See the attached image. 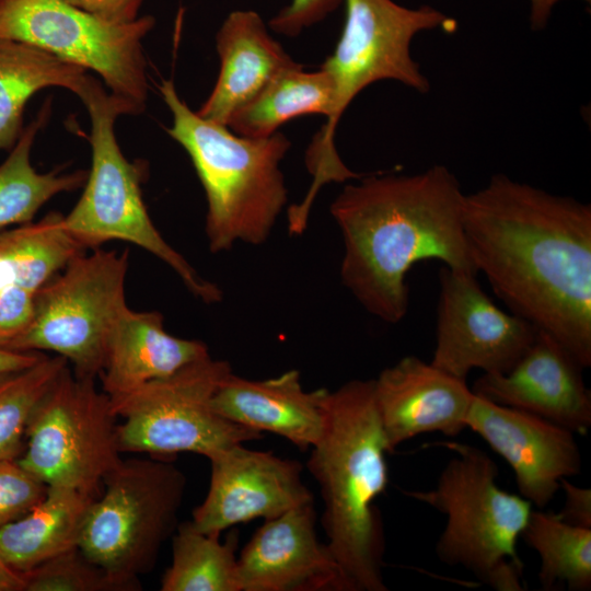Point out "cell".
<instances>
[{
	"mask_svg": "<svg viewBox=\"0 0 591 591\" xmlns=\"http://www.w3.org/2000/svg\"><path fill=\"white\" fill-rule=\"evenodd\" d=\"M476 273L510 312L591 366V206L498 173L465 194Z\"/></svg>",
	"mask_w": 591,
	"mask_h": 591,
	"instance_id": "obj_1",
	"label": "cell"
},
{
	"mask_svg": "<svg viewBox=\"0 0 591 591\" xmlns=\"http://www.w3.org/2000/svg\"><path fill=\"white\" fill-rule=\"evenodd\" d=\"M465 194L436 164L415 174H384L346 185L329 207L344 242L339 275L359 304L396 324L408 311L412 267L438 259L476 274L463 229Z\"/></svg>",
	"mask_w": 591,
	"mask_h": 591,
	"instance_id": "obj_2",
	"label": "cell"
},
{
	"mask_svg": "<svg viewBox=\"0 0 591 591\" xmlns=\"http://www.w3.org/2000/svg\"><path fill=\"white\" fill-rule=\"evenodd\" d=\"M323 432L306 468L324 505L326 545L350 591H386L385 535L375 500L389 484L391 453L378 414L373 379L351 380L324 398Z\"/></svg>",
	"mask_w": 591,
	"mask_h": 591,
	"instance_id": "obj_3",
	"label": "cell"
},
{
	"mask_svg": "<svg viewBox=\"0 0 591 591\" xmlns=\"http://www.w3.org/2000/svg\"><path fill=\"white\" fill-rule=\"evenodd\" d=\"M159 90L172 114L166 131L189 155L206 195L210 252L265 243L288 201L280 164L289 139L278 131L263 138L236 135L192 111L172 80H162Z\"/></svg>",
	"mask_w": 591,
	"mask_h": 591,
	"instance_id": "obj_4",
	"label": "cell"
},
{
	"mask_svg": "<svg viewBox=\"0 0 591 591\" xmlns=\"http://www.w3.org/2000/svg\"><path fill=\"white\" fill-rule=\"evenodd\" d=\"M344 1L341 35L333 54L321 65L333 84L334 105L305 153L312 176L308 200H314L328 183L360 176L344 164L334 141L337 124L355 96L380 80H395L417 92H428L430 83L410 55L412 40L422 31L456 30L454 19L429 5L410 9L393 0Z\"/></svg>",
	"mask_w": 591,
	"mask_h": 591,
	"instance_id": "obj_5",
	"label": "cell"
},
{
	"mask_svg": "<svg viewBox=\"0 0 591 591\" xmlns=\"http://www.w3.org/2000/svg\"><path fill=\"white\" fill-rule=\"evenodd\" d=\"M454 453L428 490H403L447 517L436 544L440 561L462 566L498 591H521L524 564L517 544L532 503L497 485V463L483 450L439 442Z\"/></svg>",
	"mask_w": 591,
	"mask_h": 591,
	"instance_id": "obj_6",
	"label": "cell"
},
{
	"mask_svg": "<svg viewBox=\"0 0 591 591\" xmlns=\"http://www.w3.org/2000/svg\"><path fill=\"white\" fill-rule=\"evenodd\" d=\"M90 116L91 170L78 202L63 216L68 232L85 248L113 240L135 244L165 263L188 291L206 304L222 300L221 289L200 276L152 222L141 193L142 170L129 162L116 140L120 115H137L96 79L80 97Z\"/></svg>",
	"mask_w": 591,
	"mask_h": 591,
	"instance_id": "obj_7",
	"label": "cell"
},
{
	"mask_svg": "<svg viewBox=\"0 0 591 591\" xmlns=\"http://www.w3.org/2000/svg\"><path fill=\"white\" fill-rule=\"evenodd\" d=\"M186 487L171 456L121 460L90 503L79 549L113 577L141 589L178 523Z\"/></svg>",
	"mask_w": 591,
	"mask_h": 591,
	"instance_id": "obj_8",
	"label": "cell"
},
{
	"mask_svg": "<svg viewBox=\"0 0 591 591\" xmlns=\"http://www.w3.org/2000/svg\"><path fill=\"white\" fill-rule=\"evenodd\" d=\"M128 262L127 251L101 247L76 256L36 291L28 326L2 348L53 351L76 375L96 379L109 333L128 306Z\"/></svg>",
	"mask_w": 591,
	"mask_h": 591,
	"instance_id": "obj_9",
	"label": "cell"
},
{
	"mask_svg": "<svg viewBox=\"0 0 591 591\" xmlns=\"http://www.w3.org/2000/svg\"><path fill=\"white\" fill-rule=\"evenodd\" d=\"M232 372L225 360L208 356L177 372L111 398L121 453L172 456L192 452L208 460L264 433L220 416L211 399Z\"/></svg>",
	"mask_w": 591,
	"mask_h": 591,
	"instance_id": "obj_10",
	"label": "cell"
},
{
	"mask_svg": "<svg viewBox=\"0 0 591 591\" xmlns=\"http://www.w3.org/2000/svg\"><path fill=\"white\" fill-rule=\"evenodd\" d=\"M96 379L63 368L35 407L19 464L47 486L97 498L123 460L117 417Z\"/></svg>",
	"mask_w": 591,
	"mask_h": 591,
	"instance_id": "obj_11",
	"label": "cell"
},
{
	"mask_svg": "<svg viewBox=\"0 0 591 591\" xmlns=\"http://www.w3.org/2000/svg\"><path fill=\"white\" fill-rule=\"evenodd\" d=\"M151 15L115 23L65 0H0V38L25 43L99 74L137 114L148 100L142 39Z\"/></svg>",
	"mask_w": 591,
	"mask_h": 591,
	"instance_id": "obj_12",
	"label": "cell"
},
{
	"mask_svg": "<svg viewBox=\"0 0 591 591\" xmlns=\"http://www.w3.org/2000/svg\"><path fill=\"white\" fill-rule=\"evenodd\" d=\"M476 276L445 266L439 271L436 346L430 362L464 380L473 369L507 372L538 333L524 318L501 310Z\"/></svg>",
	"mask_w": 591,
	"mask_h": 591,
	"instance_id": "obj_13",
	"label": "cell"
},
{
	"mask_svg": "<svg viewBox=\"0 0 591 591\" xmlns=\"http://www.w3.org/2000/svg\"><path fill=\"white\" fill-rule=\"evenodd\" d=\"M243 444L209 459V488L189 521L197 531L220 535L236 524L270 520L314 501L303 483L300 462Z\"/></svg>",
	"mask_w": 591,
	"mask_h": 591,
	"instance_id": "obj_14",
	"label": "cell"
},
{
	"mask_svg": "<svg viewBox=\"0 0 591 591\" xmlns=\"http://www.w3.org/2000/svg\"><path fill=\"white\" fill-rule=\"evenodd\" d=\"M466 428L511 466L520 496L537 509L554 499L563 478L581 471L575 433L531 413L474 394Z\"/></svg>",
	"mask_w": 591,
	"mask_h": 591,
	"instance_id": "obj_15",
	"label": "cell"
},
{
	"mask_svg": "<svg viewBox=\"0 0 591 591\" xmlns=\"http://www.w3.org/2000/svg\"><path fill=\"white\" fill-rule=\"evenodd\" d=\"M241 591H350L316 533L314 501L265 520L240 552Z\"/></svg>",
	"mask_w": 591,
	"mask_h": 591,
	"instance_id": "obj_16",
	"label": "cell"
},
{
	"mask_svg": "<svg viewBox=\"0 0 591 591\" xmlns=\"http://www.w3.org/2000/svg\"><path fill=\"white\" fill-rule=\"evenodd\" d=\"M583 368L546 333L534 341L505 373H483L474 394L493 403L521 409L573 433L586 434L591 426V393Z\"/></svg>",
	"mask_w": 591,
	"mask_h": 591,
	"instance_id": "obj_17",
	"label": "cell"
},
{
	"mask_svg": "<svg viewBox=\"0 0 591 591\" xmlns=\"http://www.w3.org/2000/svg\"><path fill=\"white\" fill-rule=\"evenodd\" d=\"M374 399L391 453L422 433L457 436L466 428L474 393L456 378L416 356H406L373 379Z\"/></svg>",
	"mask_w": 591,
	"mask_h": 591,
	"instance_id": "obj_18",
	"label": "cell"
},
{
	"mask_svg": "<svg viewBox=\"0 0 591 591\" xmlns=\"http://www.w3.org/2000/svg\"><path fill=\"white\" fill-rule=\"evenodd\" d=\"M326 392L305 391L294 369L266 380H248L232 371L219 385L211 405L230 421L275 433L305 451L323 432Z\"/></svg>",
	"mask_w": 591,
	"mask_h": 591,
	"instance_id": "obj_19",
	"label": "cell"
},
{
	"mask_svg": "<svg viewBox=\"0 0 591 591\" xmlns=\"http://www.w3.org/2000/svg\"><path fill=\"white\" fill-rule=\"evenodd\" d=\"M216 48L220 58L219 76L196 113L223 126H228L231 117L280 70L296 63L253 10L229 13L217 32Z\"/></svg>",
	"mask_w": 591,
	"mask_h": 591,
	"instance_id": "obj_20",
	"label": "cell"
},
{
	"mask_svg": "<svg viewBox=\"0 0 591 591\" xmlns=\"http://www.w3.org/2000/svg\"><path fill=\"white\" fill-rule=\"evenodd\" d=\"M208 356L204 341L169 334L160 312L127 306L107 339L101 389L115 398Z\"/></svg>",
	"mask_w": 591,
	"mask_h": 591,
	"instance_id": "obj_21",
	"label": "cell"
},
{
	"mask_svg": "<svg viewBox=\"0 0 591 591\" xmlns=\"http://www.w3.org/2000/svg\"><path fill=\"white\" fill-rule=\"evenodd\" d=\"M94 498L67 487L47 486L26 514L0 529V556L24 573L79 545L86 510Z\"/></svg>",
	"mask_w": 591,
	"mask_h": 591,
	"instance_id": "obj_22",
	"label": "cell"
},
{
	"mask_svg": "<svg viewBox=\"0 0 591 591\" xmlns=\"http://www.w3.org/2000/svg\"><path fill=\"white\" fill-rule=\"evenodd\" d=\"M96 78L89 70L35 46L0 38V151L11 150L23 130L26 103L38 91L59 86L80 99Z\"/></svg>",
	"mask_w": 591,
	"mask_h": 591,
	"instance_id": "obj_23",
	"label": "cell"
},
{
	"mask_svg": "<svg viewBox=\"0 0 591 591\" xmlns=\"http://www.w3.org/2000/svg\"><path fill=\"white\" fill-rule=\"evenodd\" d=\"M85 250L65 228L63 215L0 231V292L23 288L36 293Z\"/></svg>",
	"mask_w": 591,
	"mask_h": 591,
	"instance_id": "obj_24",
	"label": "cell"
},
{
	"mask_svg": "<svg viewBox=\"0 0 591 591\" xmlns=\"http://www.w3.org/2000/svg\"><path fill=\"white\" fill-rule=\"evenodd\" d=\"M334 105L327 73L305 71L296 62L280 70L264 89L230 119L228 127L248 138L268 137L283 123L305 114L329 117Z\"/></svg>",
	"mask_w": 591,
	"mask_h": 591,
	"instance_id": "obj_25",
	"label": "cell"
},
{
	"mask_svg": "<svg viewBox=\"0 0 591 591\" xmlns=\"http://www.w3.org/2000/svg\"><path fill=\"white\" fill-rule=\"evenodd\" d=\"M50 104V100L45 102L0 164V231L33 221L38 210L54 196L80 188L85 183L86 171L39 173L32 165L33 143L49 119Z\"/></svg>",
	"mask_w": 591,
	"mask_h": 591,
	"instance_id": "obj_26",
	"label": "cell"
},
{
	"mask_svg": "<svg viewBox=\"0 0 591 591\" xmlns=\"http://www.w3.org/2000/svg\"><path fill=\"white\" fill-rule=\"evenodd\" d=\"M239 531L224 542L197 531L189 521L172 535V563L161 578L162 591H241L236 549Z\"/></svg>",
	"mask_w": 591,
	"mask_h": 591,
	"instance_id": "obj_27",
	"label": "cell"
},
{
	"mask_svg": "<svg viewBox=\"0 0 591 591\" xmlns=\"http://www.w3.org/2000/svg\"><path fill=\"white\" fill-rule=\"evenodd\" d=\"M540 557L538 582L546 591L591 589V529L532 510L520 536Z\"/></svg>",
	"mask_w": 591,
	"mask_h": 591,
	"instance_id": "obj_28",
	"label": "cell"
},
{
	"mask_svg": "<svg viewBox=\"0 0 591 591\" xmlns=\"http://www.w3.org/2000/svg\"><path fill=\"white\" fill-rule=\"evenodd\" d=\"M68 364L61 356L45 355L28 368L0 373V460L19 459L35 407Z\"/></svg>",
	"mask_w": 591,
	"mask_h": 591,
	"instance_id": "obj_29",
	"label": "cell"
},
{
	"mask_svg": "<svg viewBox=\"0 0 591 591\" xmlns=\"http://www.w3.org/2000/svg\"><path fill=\"white\" fill-rule=\"evenodd\" d=\"M24 591H135L137 587L109 575L79 547L22 573Z\"/></svg>",
	"mask_w": 591,
	"mask_h": 591,
	"instance_id": "obj_30",
	"label": "cell"
},
{
	"mask_svg": "<svg viewBox=\"0 0 591 591\" xmlns=\"http://www.w3.org/2000/svg\"><path fill=\"white\" fill-rule=\"evenodd\" d=\"M46 493L47 485L16 460H0V529L30 512Z\"/></svg>",
	"mask_w": 591,
	"mask_h": 591,
	"instance_id": "obj_31",
	"label": "cell"
},
{
	"mask_svg": "<svg viewBox=\"0 0 591 591\" xmlns=\"http://www.w3.org/2000/svg\"><path fill=\"white\" fill-rule=\"evenodd\" d=\"M343 0H291L269 21L275 32L294 37L304 28L323 21Z\"/></svg>",
	"mask_w": 591,
	"mask_h": 591,
	"instance_id": "obj_32",
	"label": "cell"
},
{
	"mask_svg": "<svg viewBox=\"0 0 591 591\" xmlns=\"http://www.w3.org/2000/svg\"><path fill=\"white\" fill-rule=\"evenodd\" d=\"M34 297V292L16 287L0 292V348L28 326Z\"/></svg>",
	"mask_w": 591,
	"mask_h": 591,
	"instance_id": "obj_33",
	"label": "cell"
},
{
	"mask_svg": "<svg viewBox=\"0 0 591 591\" xmlns=\"http://www.w3.org/2000/svg\"><path fill=\"white\" fill-rule=\"evenodd\" d=\"M565 493V503L558 517L572 525L591 529V489L571 484L567 478L560 480Z\"/></svg>",
	"mask_w": 591,
	"mask_h": 591,
	"instance_id": "obj_34",
	"label": "cell"
},
{
	"mask_svg": "<svg viewBox=\"0 0 591 591\" xmlns=\"http://www.w3.org/2000/svg\"><path fill=\"white\" fill-rule=\"evenodd\" d=\"M90 13L115 23H125L138 18L144 0H65Z\"/></svg>",
	"mask_w": 591,
	"mask_h": 591,
	"instance_id": "obj_35",
	"label": "cell"
},
{
	"mask_svg": "<svg viewBox=\"0 0 591 591\" xmlns=\"http://www.w3.org/2000/svg\"><path fill=\"white\" fill-rule=\"evenodd\" d=\"M44 356L45 354L39 351H15L0 348V373L28 368Z\"/></svg>",
	"mask_w": 591,
	"mask_h": 591,
	"instance_id": "obj_36",
	"label": "cell"
},
{
	"mask_svg": "<svg viewBox=\"0 0 591 591\" xmlns=\"http://www.w3.org/2000/svg\"><path fill=\"white\" fill-rule=\"evenodd\" d=\"M560 0H530V22L534 31L545 27L552 11Z\"/></svg>",
	"mask_w": 591,
	"mask_h": 591,
	"instance_id": "obj_37",
	"label": "cell"
},
{
	"mask_svg": "<svg viewBox=\"0 0 591 591\" xmlns=\"http://www.w3.org/2000/svg\"><path fill=\"white\" fill-rule=\"evenodd\" d=\"M0 591H24L21 572L10 567L0 556Z\"/></svg>",
	"mask_w": 591,
	"mask_h": 591,
	"instance_id": "obj_38",
	"label": "cell"
}]
</instances>
